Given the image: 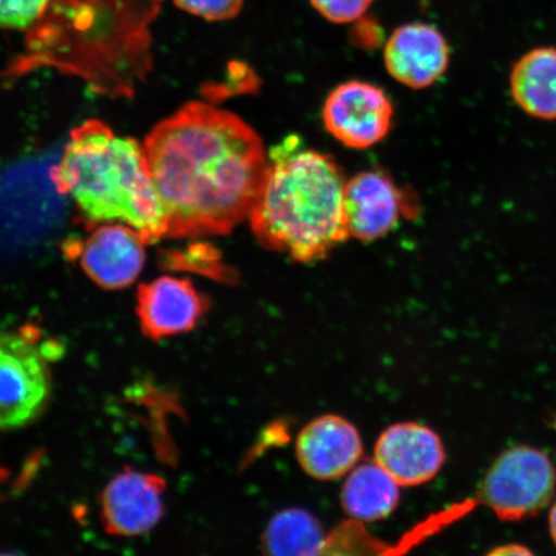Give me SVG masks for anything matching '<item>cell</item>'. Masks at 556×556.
Returning a JSON list of instances; mask_svg holds the SVG:
<instances>
[{"instance_id": "cell-1", "label": "cell", "mask_w": 556, "mask_h": 556, "mask_svg": "<svg viewBox=\"0 0 556 556\" xmlns=\"http://www.w3.org/2000/svg\"><path fill=\"white\" fill-rule=\"evenodd\" d=\"M165 238L224 236L249 218L268 166L261 137L229 111L190 102L146 137Z\"/></svg>"}, {"instance_id": "cell-2", "label": "cell", "mask_w": 556, "mask_h": 556, "mask_svg": "<svg viewBox=\"0 0 556 556\" xmlns=\"http://www.w3.org/2000/svg\"><path fill=\"white\" fill-rule=\"evenodd\" d=\"M345 184L330 156L304 150L298 138H288L270 152L249 214L256 240L296 262L321 261L350 238Z\"/></svg>"}, {"instance_id": "cell-3", "label": "cell", "mask_w": 556, "mask_h": 556, "mask_svg": "<svg viewBox=\"0 0 556 556\" xmlns=\"http://www.w3.org/2000/svg\"><path fill=\"white\" fill-rule=\"evenodd\" d=\"M51 178L55 190L73 198L87 226L121 222L148 245L165 238L168 218L136 139L86 122L73 130Z\"/></svg>"}, {"instance_id": "cell-4", "label": "cell", "mask_w": 556, "mask_h": 556, "mask_svg": "<svg viewBox=\"0 0 556 556\" xmlns=\"http://www.w3.org/2000/svg\"><path fill=\"white\" fill-rule=\"evenodd\" d=\"M162 0H52L27 30L20 70L59 66L73 73H143L150 65V25Z\"/></svg>"}, {"instance_id": "cell-5", "label": "cell", "mask_w": 556, "mask_h": 556, "mask_svg": "<svg viewBox=\"0 0 556 556\" xmlns=\"http://www.w3.org/2000/svg\"><path fill=\"white\" fill-rule=\"evenodd\" d=\"M556 470L545 452L516 446L503 452L479 489V500L503 521L536 516L555 495Z\"/></svg>"}, {"instance_id": "cell-6", "label": "cell", "mask_w": 556, "mask_h": 556, "mask_svg": "<svg viewBox=\"0 0 556 556\" xmlns=\"http://www.w3.org/2000/svg\"><path fill=\"white\" fill-rule=\"evenodd\" d=\"M50 361L34 330L0 331V430L24 427L43 412L51 394Z\"/></svg>"}, {"instance_id": "cell-7", "label": "cell", "mask_w": 556, "mask_h": 556, "mask_svg": "<svg viewBox=\"0 0 556 556\" xmlns=\"http://www.w3.org/2000/svg\"><path fill=\"white\" fill-rule=\"evenodd\" d=\"M323 119L339 142L365 150L388 136L393 123V103L384 90L370 83L346 81L326 99Z\"/></svg>"}, {"instance_id": "cell-8", "label": "cell", "mask_w": 556, "mask_h": 556, "mask_svg": "<svg viewBox=\"0 0 556 556\" xmlns=\"http://www.w3.org/2000/svg\"><path fill=\"white\" fill-rule=\"evenodd\" d=\"M142 236L134 227L111 222L93 229L78 247L66 248L73 258H79L87 276L108 290L130 287L141 275L146 253Z\"/></svg>"}, {"instance_id": "cell-9", "label": "cell", "mask_w": 556, "mask_h": 556, "mask_svg": "<svg viewBox=\"0 0 556 556\" xmlns=\"http://www.w3.org/2000/svg\"><path fill=\"white\" fill-rule=\"evenodd\" d=\"M166 483L162 477L125 469L111 479L101 496L104 530L136 538L154 530L164 516Z\"/></svg>"}, {"instance_id": "cell-10", "label": "cell", "mask_w": 556, "mask_h": 556, "mask_svg": "<svg viewBox=\"0 0 556 556\" xmlns=\"http://www.w3.org/2000/svg\"><path fill=\"white\" fill-rule=\"evenodd\" d=\"M206 309V298L186 278L163 276L138 289L137 316L152 340L193 330Z\"/></svg>"}, {"instance_id": "cell-11", "label": "cell", "mask_w": 556, "mask_h": 556, "mask_svg": "<svg viewBox=\"0 0 556 556\" xmlns=\"http://www.w3.org/2000/svg\"><path fill=\"white\" fill-rule=\"evenodd\" d=\"M444 460L446 452L440 435L417 422L394 424L380 434L375 446V462L401 486L432 481Z\"/></svg>"}, {"instance_id": "cell-12", "label": "cell", "mask_w": 556, "mask_h": 556, "mask_svg": "<svg viewBox=\"0 0 556 556\" xmlns=\"http://www.w3.org/2000/svg\"><path fill=\"white\" fill-rule=\"evenodd\" d=\"M406 206L402 190L386 173H359L345 184L348 235L359 241L378 240L399 225Z\"/></svg>"}, {"instance_id": "cell-13", "label": "cell", "mask_w": 556, "mask_h": 556, "mask_svg": "<svg viewBox=\"0 0 556 556\" xmlns=\"http://www.w3.org/2000/svg\"><path fill=\"white\" fill-rule=\"evenodd\" d=\"M364 446L358 430L338 415L312 420L299 433L295 454L299 465L318 481L344 477L359 462Z\"/></svg>"}, {"instance_id": "cell-14", "label": "cell", "mask_w": 556, "mask_h": 556, "mask_svg": "<svg viewBox=\"0 0 556 556\" xmlns=\"http://www.w3.org/2000/svg\"><path fill=\"white\" fill-rule=\"evenodd\" d=\"M450 46L443 34L428 24L400 26L387 41L384 61L393 78L414 89L433 86L450 65Z\"/></svg>"}, {"instance_id": "cell-15", "label": "cell", "mask_w": 556, "mask_h": 556, "mask_svg": "<svg viewBox=\"0 0 556 556\" xmlns=\"http://www.w3.org/2000/svg\"><path fill=\"white\" fill-rule=\"evenodd\" d=\"M510 94L528 116L556 121V47H538L514 62L509 75Z\"/></svg>"}, {"instance_id": "cell-16", "label": "cell", "mask_w": 556, "mask_h": 556, "mask_svg": "<svg viewBox=\"0 0 556 556\" xmlns=\"http://www.w3.org/2000/svg\"><path fill=\"white\" fill-rule=\"evenodd\" d=\"M400 484L377 462L354 467L344 482L340 502L357 521H377L394 511L400 503Z\"/></svg>"}, {"instance_id": "cell-17", "label": "cell", "mask_w": 556, "mask_h": 556, "mask_svg": "<svg viewBox=\"0 0 556 556\" xmlns=\"http://www.w3.org/2000/svg\"><path fill=\"white\" fill-rule=\"evenodd\" d=\"M330 538L316 517L302 509H288L270 519L263 546L270 555H319L329 552Z\"/></svg>"}, {"instance_id": "cell-18", "label": "cell", "mask_w": 556, "mask_h": 556, "mask_svg": "<svg viewBox=\"0 0 556 556\" xmlns=\"http://www.w3.org/2000/svg\"><path fill=\"white\" fill-rule=\"evenodd\" d=\"M52 0H0V27L29 30L38 23Z\"/></svg>"}, {"instance_id": "cell-19", "label": "cell", "mask_w": 556, "mask_h": 556, "mask_svg": "<svg viewBox=\"0 0 556 556\" xmlns=\"http://www.w3.org/2000/svg\"><path fill=\"white\" fill-rule=\"evenodd\" d=\"M178 9L208 21L235 18L245 0H174Z\"/></svg>"}, {"instance_id": "cell-20", "label": "cell", "mask_w": 556, "mask_h": 556, "mask_svg": "<svg viewBox=\"0 0 556 556\" xmlns=\"http://www.w3.org/2000/svg\"><path fill=\"white\" fill-rule=\"evenodd\" d=\"M374 0H311L326 20L336 24H350L363 17Z\"/></svg>"}, {"instance_id": "cell-21", "label": "cell", "mask_w": 556, "mask_h": 556, "mask_svg": "<svg viewBox=\"0 0 556 556\" xmlns=\"http://www.w3.org/2000/svg\"><path fill=\"white\" fill-rule=\"evenodd\" d=\"M491 555H498V556H507V555H532V552L530 548L519 545V544H509V545H502L496 548H493V551L490 553Z\"/></svg>"}, {"instance_id": "cell-22", "label": "cell", "mask_w": 556, "mask_h": 556, "mask_svg": "<svg viewBox=\"0 0 556 556\" xmlns=\"http://www.w3.org/2000/svg\"><path fill=\"white\" fill-rule=\"evenodd\" d=\"M548 521H551V533L554 544L556 546V503L552 507L551 517H548Z\"/></svg>"}]
</instances>
